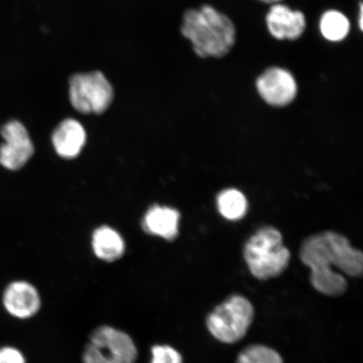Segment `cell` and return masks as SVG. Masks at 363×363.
Wrapping results in <instances>:
<instances>
[{
    "label": "cell",
    "instance_id": "20",
    "mask_svg": "<svg viewBox=\"0 0 363 363\" xmlns=\"http://www.w3.org/2000/svg\"><path fill=\"white\" fill-rule=\"evenodd\" d=\"M262 2H265L267 4H279L283 1V0H261Z\"/></svg>",
    "mask_w": 363,
    "mask_h": 363
},
{
    "label": "cell",
    "instance_id": "7",
    "mask_svg": "<svg viewBox=\"0 0 363 363\" xmlns=\"http://www.w3.org/2000/svg\"><path fill=\"white\" fill-rule=\"evenodd\" d=\"M6 143L0 147V164L10 170L22 169L33 157L35 149L28 131L21 122H8L1 129Z\"/></svg>",
    "mask_w": 363,
    "mask_h": 363
},
{
    "label": "cell",
    "instance_id": "3",
    "mask_svg": "<svg viewBox=\"0 0 363 363\" xmlns=\"http://www.w3.org/2000/svg\"><path fill=\"white\" fill-rule=\"evenodd\" d=\"M243 255L251 274L263 281L282 274L290 260V252L284 246L282 235L269 226L257 230L247 240Z\"/></svg>",
    "mask_w": 363,
    "mask_h": 363
},
{
    "label": "cell",
    "instance_id": "1",
    "mask_svg": "<svg viewBox=\"0 0 363 363\" xmlns=\"http://www.w3.org/2000/svg\"><path fill=\"white\" fill-rule=\"evenodd\" d=\"M299 257L311 269V282L316 291L338 297L347 290L344 275L359 277L363 256L343 235L333 231L316 234L303 242Z\"/></svg>",
    "mask_w": 363,
    "mask_h": 363
},
{
    "label": "cell",
    "instance_id": "16",
    "mask_svg": "<svg viewBox=\"0 0 363 363\" xmlns=\"http://www.w3.org/2000/svg\"><path fill=\"white\" fill-rule=\"evenodd\" d=\"M235 363H284V360L274 349L256 344L243 349Z\"/></svg>",
    "mask_w": 363,
    "mask_h": 363
},
{
    "label": "cell",
    "instance_id": "19",
    "mask_svg": "<svg viewBox=\"0 0 363 363\" xmlns=\"http://www.w3.org/2000/svg\"><path fill=\"white\" fill-rule=\"evenodd\" d=\"M362 2L360 3V11H359V28L361 30H362V21H363V19H362V15H363V12H362Z\"/></svg>",
    "mask_w": 363,
    "mask_h": 363
},
{
    "label": "cell",
    "instance_id": "15",
    "mask_svg": "<svg viewBox=\"0 0 363 363\" xmlns=\"http://www.w3.org/2000/svg\"><path fill=\"white\" fill-rule=\"evenodd\" d=\"M218 210L226 219H242L247 210V201L242 193L237 189H227L217 198Z\"/></svg>",
    "mask_w": 363,
    "mask_h": 363
},
{
    "label": "cell",
    "instance_id": "11",
    "mask_svg": "<svg viewBox=\"0 0 363 363\" xmlns=\"http://www.w3.org/2000/svg\"><path fill=\"white\" fill-rule=\"evenodd\" d=\"M86 143V133L78 121L67 119L52 134V143L59 156L67 159L78 156Z\"/></svg>",
    "mask_w": 363,
    "mask_h": 363
},
{
    "label": "cell",
    "instance_id": "9",
    "mask_svg": "<svg viewBox=\"0 0 363 363\" xmlns=\"http://www.w3.org/2000/svg\"><path fill=\"white\" fill-rule=\"evenodd\" d=\"M2 303L8 314L19 320L35 316L42 306L38 289L26 281H15L9 284L4 290Z\"/></svg>",
    "mask_w": 363,
    "mask_h": 363
},
{
    "label": "cell",
    "instance_id": "2",
    "mask_svg": "<svg viewBox=\"0 0 363 363\" xmlns=\"http://www.w3.org/2000/svg\"><path fill=\"white\" fill-rule=\"evenodd\" d=\"M181 33L199 57H223L235 43V27L225 13L211 6L184 13Z\"/></svg>",
    "mask_w": 363,
    "mask_h": 363
},
{
    "label": "cell",
    "instance_id": "8",
    "mask_svg": "<svg viewBox=\"0 0 363 363\" xmlns=\"http://www.w3.org/2000/svg\"><path fill=\"white\" fill-rule=\"evenodd\" d=\"M260 96L270 106L282 107L294 101L298 92L291 72L278 67L267 69L257 80Z\"/></svg>",
    "mask_w": 363,
    "mask_h": 363
},
{
    "label": "cell",
    "instance_id": "14",
    "mask_svg": "<svg viewBox=\"0 0 363 363\" xmlns=\"http://www.w3.org/2000/svg\"><path fill=\"white\" fill-rule=\"evenodd\" d=\"M321 34L330 42H340L350 31V22L344 13L329 11L323 13L320 21Z\"/></svg>",
    "mask_w": 363,
    "mask_h": 363
},
{
    "label": "cell",
    "instance_id": "6",
    "mask_svg": "<svg viewBox=\"0 0 363 363\" xmlns=\"http://www.w3.org/2000/svg\"><path fill=\"white\" fill-rule=\"evenodd\" d=\"M115 97L113 86L101 71L81 72L69 79V99L72 107L83 113H102Z\"/></svg>",
    "mask_w": 363,
    "mask_h": 363
},
{
    "label": "cell",
    "instance_id": "18",
    "mask_svg": "<svg viewBox=\"0 0 363 363\" xmlns=\"http://www.w3.org/2000/svg\"><path fill=\"white\" fill-rule=\"evenodd\" d=\"M0 363H26L23 353L13 347H0Z\"/></svg>",
    "mask_w": 363,
    "mask_h": 363
},
{
    "label": "cell",
    "instance_id": "13",
    "mask_svg": "<svg viewBox=\"0 0 363 363\" xmlns=\"http://www.w3.org/2000/svg\"><path fill=\"white\" fill-rule=\"evenodd\" d=\"M93 249L99 259L112 262L124 255L125 242L119 233L108 226H102L94 231Z\"/></svg>",
    "mask_w": 363,
    "mask_h": 363
},
{
    "label": "cell",
    "instance_id": "12",
    "mask_svg": "<svg viewBox=\"0 0 363 363\" xmlns=\"http://www.w3.org/2000/svg\"><path fill=\"white\" fill-rule=\"evenodd\" d=\"M179 213L174 208L153 206L144 217L143 228L150 235L174 240L179 235Z\"/></svg>",
    "mask_w": 363,
    "mask_h": 363
},
{
    "label": "cell",
    "instance_id": "17",
    "mask_svg": "<svg viewBox=\"0 0 363 363\" xmlns=\"http://www.w3.org/2000/svg\"><path fill=\"white\" fill-rule=\"evenodd\" d=\"M152 363H183V357L174 347L157 345L152 347Z\"/></svg>",
    "mask_w": 363,
    "mask_h": 363
},
{
    "label": "cell",
    "instance_id": "5",
    "mask_svg": "<svg viewBox=\"0 0 363 363\" xmlns=\"http://www.w3.org/2000/svg\"><path fill=\"white\" fill-rule=\"evenodd\" d=\"M138 352L130 335L110 325L92 331L83 354L84 363H135Z\"/></svg>",
    "mask_w": 363,
    "mask_h": 363
},
{
    "label": "cell",
    "instance_id": "4",
    "mask_svg": "<svg viewBox=\"0 0 363 363\" xmlns=\"http://www.w3.org/2000/svg\"><path fill=\"white\" fill-rule=\"evenodd\" d=\"M255 315L252 303L242 295L235 294L216 306L208 315L206 325L213 337L233 344L245 337Z\"/></svg>",
    "mask_w": 363,
    "mask_h": 363
},
{
    "label": "cell",
    "instance_id": "10",
    "mask_svg": "<svg viewBox=\"0 0 363 363\" xmlns=\"http://www.w3.org/2000/svg\"><path fill=\"white\" fill-rule=\"evenodd\" d=\"M266 22L270 34L279 40H297L306 28L305 15L281 3L272 4Z\"/></svg>",
    "mask_w": 363,
    "mask_h": 363
}]
</instances>
